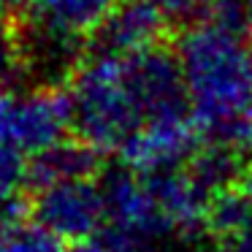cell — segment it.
I'll use <instances>...</instances> for the list:
<instances>
[{
  "label": "cell",
  "instance_id": "6da1fadb",
  "mask_svg": "<svg viewBox=\"0 0 252 252\" xmlns=\"http://www.w3.org/2000/svg\"><path fill=\"white\" fill-rule=\"evenodd\" d=\"M203 141L252 155V41L203 22L174 35Z\"/></svg>",
  "mask_w": 252,
  "mask_h": 252
},
{
  "label": "cell",
  "instance_id": "7a4b0ae2",
  "mask_svg": "<svg viewBox=\"0 0 252 252\" xmlns=\"http://www.w3.org/2000/svg\"><path fill=\"white\" fill-rule=\"evenodd\" d=\"M71 130L98 147L100 152H120L144 125L138 103L117 57H87L68 84Z\"/></svg>",
  "mask_w": 252,
  "mask_h": 252
},
{
  "label": "cell",
  "instance_id": "3957f363",
  "mask_svg": "<svg viewBox=\"0 0 252 252\" xmlns=\"http://www.w3.org/2000/svg\"><path fill=\"white\" fill-rule=\"evenodd\" d=\"M68 136H73L68 90H0V141L33 158Z\"/></svg>",
  "mask_w": 252,
  "mask_h": 252
},
{
  "label": "cell",
  "instance_id": "277c9868",
  "mask_svg": "<svg viewBox=\"0 0 252 252\" xmlns=\"http://www.w3.org/2000/svg\"><path fill=\"white\" fill-rule=\"evenodd\" d=\"M122 73L147 122H179L192 117V100L176 46L168 41L122 60Z\"/></svg>",
  "mask_w": 252,
  "mask_h": 252
},
{
  "label": "cell",
  "instance_id": "5b68a950",
  "mask_svg": "<svg viewBox=\"0 0 252 252\" xmlns=\"http://www.w3.org/2000/svg\"><path fill=\"white\" fill-rule=\"evenodd\" d=\"M28 217L46 228L63 244H82L103 230L106 203L98 179L55 182L30 192Z\"/></svg>",
  "mask_w": 252,
  "mask_h": 252
},
{
  "label": "cell",
  "instance_id": "8992f818",
  "mask_svg": "<svg viewBox=\"0 0 252 252\" xmlns=\"http://www.w3.org/2000/svg\"><path fill=\"white\" fill-rule=\"evenodd\" d=\"M174 38L155 0H120L87 35V57H125Z\"/></svg>",
  "mask_w": 252,
  "mask_h": 252
},
{
  "label": "cell",
  "instance_id": "52a82bcc",
  "mask_svg": "<svg viewBox=\"0 0 252 252\" xmlns=\"http://www.w3.org/2000/svg\"><path fill=\"white\" fill-rule=\"evenodd\" d=\"M201 144L203 133L195 125V117L179 122H147L120 149V160H125L141 174L158 168H176L190 163Z\"/></svg>",
  "mask_w": 252,
  "mask_h": 252
},
{
  "label": "cell",
  "instance_id": "ba28073f",
  "mask_svg": "<svg viewBox=\"0 0 252 252\" xmlns=\"http://www.w3.org/2000/svg\"><path fill=\"white\" fill-rule=\"evenodd\" d=\"M141 174V171H138ZM144 185H147L149 195L155 198L158 209L171 220L176 233L185 239H198L206 236L203 228V214H206L209 195L198 187L187 165H176V168H158L147 171Z\"/></svg>",
  "mask_w": 252,
  "mask_h": 252
},
{
  "label": "cell",
  "instance_id": "9c48e42d",
  "mask_svg": "<svg viewBox=\"0 0 252 252\" xmlns=\"http://www.w3.org/2000/svg\"><path fill=\"white\" fill-rule=\"evenodd\" d=\"M106 152L87 144L79 136H68L52 147L41 149L38 155L28 158V185L30 192L41 190L55 182H71V179H98Z\"/></svg>",
  "mask_w": 252,
  "mask_h": 252
},
{
  "label": "cell",
  "instance_id": "30bf717a",
  "mask_svg": "<svg viewBox=\"0 0 252 252\" xmlns=\"http://www.w3.org/2000/svg\"><path fill=\"white\" fill-rule=\"evenodd\" d=\"M250 165H252V155L244 152V149L222 141H203L198 147V152L190 158L187 171L198 182V187L212 198L220 190L241 185Z\"/></svg>",
  "mask_w": 252,
  "mask_h": 252
},
{
  "label": "cell",
  "instance_id": "8fae6325",
  "mask_svg": "<svg viewBox=\"0 0 252 252\" xmlns=\"http://www.w3.org/2000/svg\"><path fill=\"white\" fill-rule=\"evenodd\" d=\"M120 0H22L19 11L57 30L87 38Z\"/></svg>",
  "mask_w": 252,
  "mask_h": 252
},
{
  "label": "cell",
  "instance_id": "7c38bea8",
  "mask_svg": "<svg viewBox=\"0 0 252 252\" xmlns=\"http://www.w3.org/2000/svg\"><path fill=\"white\" fill-rule=\"evenodd\" d=\"M203 228H206L209 239H214L217 244L252 228V201L241 190V185L220 190L209 198L206 214H203Z\"/></svg>",
  "mask_w": 252,
  "mask_h": 252
},
{
  "label": "cell",
  "instance_id": "4fadbf2b",
  "mask_svg": "<svg viewBox=\"0 0 252 252\" xmlns=\"http://www.w3.org/2000/svg\"><path fill=\"white\" fill-rule=\"evenodd\" d=\"M28 155L0 141V222L11 225L28 217Z\"/></svg>",
  "mask_w": 252,
  "mask_h": 252
},
{
  "label": "cell",
  "instance_id": "5bb4252c",
  "mask_svg": "<svg viewBox=\"0 0 252 252\" xmlns=\"http://www.w3.org/2000/svg\"><path fill=\"white\" fill-rule=\"evenodd\" d=\"M25 87L19 49V8L0 6V90Z\"/></svg>",
  "mask_w": 252,
  "mask_h": 252
},
{
  "label": "cell",
  "instance_id": "9a60e30c",
  "mask_svg": "<svg viewBox=\"0 0 252 252\" xmlns=\"http://www.w3.org/2000/svg\"><path fill=\"white\" fill-rule=\"evenodd\" d=\"M0 252H65L63 241L30 217L6 225L0 236Z\"/></svg>",
  "mask_w": 252,
  "mask_h": 252
},
{
  "label": "cell",
  "instance_id": "2e32d148",
  "mask_svg": "<svg viewBox=\"0 0 252 252\" xmlns=\"http://www.w3.org/2000/svg\"><path fill=\"white\" fill-rule=\"evenodd\" d=\"M155 3L163 11L171 33L179 35L190 28H198V25L209 22L214 0H155Z\"/></svg>",
  "mask_w": 252,
  "mask_h": 252
},
{
  "label": "cell",
  "instance_id": "e0dca14e",
  "mask_svg": "<svg viewBox=\"0 0 252 252\" xmlns=\"http://www.w3.org/2000/svg\"><path fill=\"white\" fill-rule=\"evenodd\" d=\"M220 247H222L225 252H252V228L241 230L239 236H233V239L222 241Z\"/></svg>",
  "mask_w": 252,
  "mask_h": 252
},
{
  "label": "cell",
  "instance_id": "ac0fdd59",
  "mask_svg": "<svg viewBox=\"0 0 252 252\" xmlns=\"http://www.w3.org/2000/svg\"><path fill=\"white\" fill-rule=\"evenodd\" d=\"M65 252H111V250H109V247H106L100 239H98V241L90 239V241H82V244H71Z\"/></svg>",
  "mask_w": 252,
  "mask_h": 252
},
{
  "label": "cell",
  "instance_id": "d6986e66",
  "mask_svg": "<svg viewBox=\"0 0 252 252\" xmlns=\"http://www.w3.org/2000/svg\"><path fill=\"white\" fill-rule=\"evenodd\" d=\"M247 8H250V19H252V0H247Z\"/></svg>",
  "mask_w": 252,
  "mask_h": 252
},
{
  "label": "cell",
  "instance_id": "ffe728a7",
  "mask_svg": "<svg viewBox=\"0 0 252 252\" xmlns=\"http://www.w3.org/2000/svg\"><path fill=\"white\" fill-rule=\"evenodd\" d=\"M3 230H6V225H3V222H0V236H3Z\"/></svg>",
  "mask_w": 252,
  "mask_h": 252
}]
</instances>
